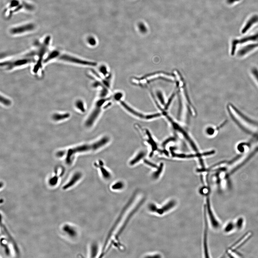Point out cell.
Instances as JSON below:
<instances>
[{
  "mask_svg": "<svg viewBox=\"0 0 258 258\" xmlns=\"http://www.w3.org/2000/svg\"><path fill=\"white\" fill-rule=\"evenodd\" d=\"M240 0H227V2L229 4H232L233 3L235 2H237L239 1Z\"/></svg>",
  "mask_w": 258,
  "mask_h": 258,
  "instance_id": "obj_25",
  "label": "cell"
},
{
  "mask_svg": "<svg viewBox=\"0 0 258 258\" xmlns=\"http://www.w3.org/2000/svg\"><path fill=\"white\" fill-rule=\"evenodd\" d=\"M66 152V151L64 150L60 151L57 152L56 155L59 158H60V157L61 158V157H63V156L65 155Z\"/></svg>",
  "mask_w": 258,
  "mask_h": 258,
  "instance_id": "obj_23",
  "label": "cell"
},
{
  "mask_svg": "<svg viewBox=\"0 0 258 258\" xmlns=\"http://www.w3.org/2000/svg\"><path fill=\"white\" fill-rule=\"evenodd\" d=\"M98 164L95 163L94 165L95 167L98 168L100 170L102 177L105 180H110L112 178L111 174L109 171L104 167L103 162L102 161H100Z\"/></svg>",
  "mask_w": 258,
  "mask_h": 258,
  "instance_id": "obj_8",
  "label": "cell"
},
{
  "mask_svg": "<svg viewBox=\"0 0 258 258\" xmlns=\"http://www.w3.org/2000/svg\"><path fill=\"white\" fill-rule=\"evenodd\" d=\"M63 61L68 62L75 63V64H82V65L95 66L96 65V63L80 59L72 56L66 54H61L60 53L59 54L57 58Z\"/></svg>",
  "mask_w": 258,
  "mask_h": 258,
  "instance_id": "obj_5",
  "label": "cell"
},
{
  "mask_svg": "<svg viewBox=\"0 0 258 258\" xmlns=\"http://www.w3.org/2000/svg\"><path fill=\"white\" fill-rule=\"evenodd\" d=\"M50 39V38L49 37H47L45 40L44 43L41 46L39 53V59L38 61L37 64L35 66L34 69H33V71L35 73L37 72V71L39 70V69H40V68L41 66V64L42 58H43V56L45 55V53L47 51L48 46L49 44Z\"/></svg>",
  "mask_w": 258,
  "mask_h": 258,
  "instance_id": "obj_6",
  "label": "cell"
},
{
  "mask_svg": "<svg viewBox=\"0 0 258 258\" xmlns=\"http://www.w3.org/2000/svg\"><path fill=\"white\" fill-rule=\"evenodd\" d=\"M33 27L34 26L32 24H28L18 27L14 28V29H11V31L13 34H19L24 33L27 31L31 30L33 29Z\"/></svg>",
  "mask_w": 258,
  "mask_h": 258,
  "instance_id": "obj_9",
  "label": "cell"
},
{
  "mask_svg": "<svg viewBox=\"0 0 258 258\" xmlns=\"http://www.w3.org/2000/svg\"><path fill=\"white\" fill-rule=\"evenodd\" d=\"M178 204V201L176 199H172L161 205H158L155 203H150L148 205V209L150 212L162 216L172 211L176 207Z\"/></svg>",
  "mask_w": 258,
  "mask_h": 258,
  "instance_id": "obj_1",
  "label": "cell"
},
{
  "mask_svg": "<svg viewBox=\"0 0 258 258\" xmlns=\"http://www.w3.org/2000/svg\"><path fill=\"white\" fill-rule=\"evenodd\" d=\"M76 106L77 108L79 109L81 112H84L85 111V109L84 106V104L82 101H77L76 103Z\"/></svg>",
  "mask_w": 258,
  "mask_h": 258,
  "instance_id": "obj_19",
  "label": "cell"
},
{
  "mask_svg": "<svg viewBox=\"0 0 258 258\" xmlns=\"http://www.w3.org/2000/svg\"><path fill=\"white\" fill-rule=\"evenodd\" d=\"M258 46V43H257V44L249 45L243 48L242 50H241L240 53L241 54H245V53H247V52L250 51V50H252V49L254 48L257 47Z\"/></svg>",
  "mask_w": 258,
  "mask_h": 258,
  "instance_id": "obj_18",
  "label": "cell"
},
{
  "mask_svg": "<svg viewBox=\"0 0 258 258\" xmlns=\"http://www.w3.org/2000/svg\"><path fill=\"white\" fill-rule=\"evenodd\" d=\"M98 246L97 244L96 243H92L91 245L90 248V256L91 257H95V256L98 255V252L99 251Z\"/></svg>",
  "mask_w": 258,
  "mask_h": 258,
  "instance_id": "obj_15",
  "label": "cell"
},
{
  "mask_svg": "<svg viewBox=\"0 0 258 258\" xmlns=\"http://www.w3.org/2000/svg\"><path fill=\"white\" fill-rule=\"evenodd\" d=\"M120 103H121L122 106H123V107H124V108L126 110H127L128 111L131 113V114L134 115L136 116V117H140V118H144V117H145L143 115V114L136 111V110H134V109L132 108L130 106H128V105L127 104H126L124 102L121 101H120Z\"/></svg>",
  "mask_w": 258,
  "mask_h": 258,
  "instance_id": "obj_10",
  "label": "cell"
},
{
  "mask_svg": "<svg viewBox=\"0 0 258 258\" xmlns=\"http://www.w3.org/2000/svg\"><path fill=\"white\" fill-rule=\"evenodd\" d=\"M82 176V174L80 172H76L74 174L70 180H69L68 183L63 186V190H66L70 188L75 185Z\"/></svg>",
  "mask_w": 258,
  "mask_h": 258,
  "instance_id": "obj_7",
  "label": "cell"
},
{
  "mask_svg": "<svg viewBox=\"0 0 258 258\" xmlns=\"http://www.w3.org/2000/svg\"><path fill=\"white\" fill-rule=\"evenodd\" d=\"M107 99H103V100H99L97 103L96 106L94 109L92 113H91L88 118L87 119L85 122V126L88 127H90L93 125L94 123L98 117L99 114L101 110V107L105 102H106Z\"/></svg>",
  "mask_w": 258,
  "mask_h": 258,
  "instance_id": "obj_4",
  "label": "cell"
},
{
  "mask_svg": "<svg viewBox=\"0 0 258 258\" xmlns=\"http://www.w3.org/2000/svg\"><path fill=\"white\" fill-rule=\"evenodd\" d=\"M64 228L66 229V230H65L66 231L67 233L70 235L71 236L74 237L76 236L77 233L76 230L75 229H74V228L70 226H66V227Z\"/></svg>",
  "mask_w": 258,
  "mask_h": 258,
  "instance_id": "obj_17",
  "label": "cell"
},
{
  "mask_svg": "<svg viewBox=\"0 0 258 258\" xmlns=\"http://www.w3.org/2000/svg\"><path fill=\"white\" fill-rule=\"evenodd\" d=\"M145 153L144 151H141L139 152L130 162V164L131 166H133L138 163L145 156Z\"/></svg>",
  "mask_w": 258,
  "mask_h": 258,
  "instance_id": "obj_12",
  "label": "cell"
},
{
  "mask_svg": "<svg viewBox=\"0 0 258 258\" xmlns=\"http://www.w3.org/2000/svg\"><path fill=\"white\" fill-rule=\"evenodd\" d=\"M101 71L103 73V74H106V72H107L106 68L104 66L102 67L101 68Z\"/></svg>",
  "mask_w": 258,
  "mask_h": 258,
  "instance_id": "obj_26",
  "label": "cell"
},
{
  "mask_svg": "<svg viewBox=\"0 0 258 258\" xmlns=\"http://www.w3.org/2000/svg\"><path fill=\"white\" fill-rule=\"evenodd\" d=\"M58 177L56 175L50 179L49 184L51 186H55L57 184L58 181Z\"/></svg>",
  "mask_w": 258,
  "mask_h": 258,
  "instance_id": "obj_21",
  "label": "cell"
},
{
  "mask_svg": "<svg viewBox=\"0 0 258 258\" xmlns=\"http://www.w3.org/2000/svg\"><path fill=\"white\" fill-rule=\"evenodd\" d=\"M34 53H31L20 58L4 62L1 63V66L9 70L34 62L35 59L32 57Z\"/></svg>",
  "mask_w": 258,
  "mask_h": 258,
  "instance_id": "obj_2",
  "label": "cell"
},
{
  "mask_svg": "<svg viewBox=\"0 0 258 258\" xmlns=\"http://www.w3.org/2000/svg\"><path fill=\"white\" fill-rule=\"evenodd\" d=\"M90 151H96L94 143L92 144H84L79 146L71 148L68 150L67 152L66 162L68 165L72 163L73 156L77 153L88 152Z\"/></svg>",
  "mask_w": 258,
  "mask_h": 258,
  "instance_id": "obj_3",
  "label": "cell"
},
{
  "mask_svg": "<svg viewBox=\"0 0 258 258\" xmlns=\"http://www.w3.org/2000/svg\"><path fill=\"white\" fill-rule=\"evenodd\" d=\"M242 222L243 220H242V219H241V220H238H238L237 223V227L238 228H241V227H242Z\"/></svg>",
  "mask_w": 258,
  "mask_h": 258,
  "instance_id": "obj_24",
  "label": "cell"
},
{
  "mask_svg": "<svg viewBox=\"0 0 258 258\" xmlns=\"http://www.w3.org/2000/svg\"><path fill=\"white\" fill-rule=\"evenodd\" d=\"M89 43H90L91 45H94L95 44V41L93 39L91 38L90 39L89 41Z\"/></svg>",
  "mask_w": 258,
  "mask_h": 258,
  "instance_id": "obj_27",
  "label": "cell"
},
{
  "mask_svg": "<svg viewBox=\"0 0 258 258\" xmlns=\"http://www.w3.org/2000/svg\"><path fill=\"white\" fill-rule=\"evenodd\" d=\"M70 116V114L68 113H65L64 114L57 113L53 115L52 118L53 120L55 121H60L68 118Z\"/></svg>",
  "mask_w": 258,
  "mask_h": 258,
  "instance_id": "obj_13",
  "label": "cell"
},
{
  "mask_svg": "<svg viewBox=\"0 0 258 258\" xmlns=\"http://www.w3.org/2000/svg\"><path fill=\"white\" fill-rule=\"evenodd\" d=\"M1 102L2 104L6 106H9L11 104V102L9 99L2 95H1Z\"/></svg>",
  "mask_w": 258,
  "mask_h": 258,
  "instance_id": "obj_20",
  "label": "cell"
},
{
  "mask_svg": "<svg viewBox=\"0 0 258 258\" xmlns=\"http://www.w3.org/2000/svg\"><path fill=\"white\" fill-rule=\"evenodd\" d=\"M124 183L122 181H118L113 184L111 186L112 189L115 191H120L122 190L124 187Z\"/></svg>",
  "mask_w": 258,
  "mask_h": 258,
  "instance_id": "obj_14",
  "label": "cell"
},
{
  "mask_svg": "<svg viewBox=\"0 0 258 258\" xmlns=\"http://www.w3.org/2000/svg\"><path fill=\"white\" fill-rule=\"evenodd\" d=\"M258 40V33L254 35L249 36V37L244 38L240 40H238V43H242L245 42L249 41H255Z\"/></svg>",
  "mask_w": 258,
  "mask_h": 258,
  "instance_id": "obj_16",
  "label": "cell"
},
{
  "mask_svg": "<svg viewBox=\"0 0 258 258\" xmlns=\"http://www.w3.org/2000/svg\"><path fill=\"white\" fill-rule=\"evenodd\" d=\"M234 226V225L233 223H229L226 226L225 229H224V231L227 232H229V231H230L231 230H232L231 229H233V227Z\"/></svg>",
  "mask_w": 258,
  "mask_h": 258,
  "instance_id": "obj_22",
  "label": "cell"
},
{
  "mask_svg": "<svg viewBox=\"0 0 258 258\" xmlns=\"http://www.w3.org/2000/svg\"><path fill=\"white\" fill-rule=\"evenodd\" d=\"M258 22V16L257 15H254L253 16L249 19L247 22L244 27L242 30V33H245L250 29L252 25Z\"/></svg>",
  "mask_w": 258,
  "mask_h": 258,
  "instance_id": "obj_11",
  "label": "cell"
}]
</instances>
